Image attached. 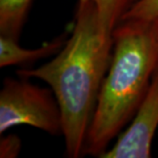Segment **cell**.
Here are the masks:
<instances>
[{
	"instance_id": "1",
	"label": "cell",
	"mask_w": 158,
	"mask_h": 158,
	"mask_svg": "<svg viewBox=\"0 0 158 158\" xmlns=\"http://www.w3.org/2000/svg\"><path fill=\"white\" fill-rule=\"evenodd\" d=\"M114 47L113 31L101 21L93 0H78L71 35L62 49L38 68L21 69V77L38 78L52 88L61 108L66 155H84L88 127Z\"/></svg>"
},
{
	"instance_id": "2",
	"label": "cell",
	"mask_w": 158,
	"mask_h": 158,
	"mask_svg": "<svg viewBox=\"0 0 158 158\" xmlns=\"http://www.w3.org/2000/svg\"><path fill=\"white\" fill-rule=\"evenodd\" d=\"M114 47L88 127L84 155L101 157L143 102L158 66L154 21H120L113 31Z\"/></svg>"
},
{
	"instance_id": "3",
	"label": "cell",
	"mask_w": 158,
	"mask_h": 158,
	"mask_svg": "<svg viewBox=\"0 0 158 158\" xmlns=\"http://www.w3.org/2000/svg\"><path fill=\"white\" fill-rule=\"evenodd\" d=\"M5 78L0 90V134L17 125H30L59 135L63 118L52 88L40 87L29 78Z\"/></svg>"
},
{
	"instance_id": "4",
	"label": "cell",
	"mask_w": 158,
	"mask_h": 158,
	"mask_svg": "<svg viewBox=\"0 0 158 158\" xmlns=\"http://www.w3.org/2000/svg\"><path fill=\"white\" fill-rule=\"evenodd\" d=\"M158 128V66L134 118L101 158H149Z\"/></svg>"
},
{
	"instance_id": "5",
	"label": "cell",
	"mask_w": 158,
	"mask_h": 158,
	"mask_svg": "<svg viewBox=\"0 0 158 158\" xmlns=\"http://www.w3.org/2000/svg\"><path fill=\"white\" fill-rule=\"evenodd\" d=\"M68 39L67 33H63L49 42L37 48H25L19 45V41L0 35V67L29 65L49 56H56Z\"/></svg>"
},
{
	"instance_id": "6",
	"label": "cell",
	"mask_w": 158,
	"mask_h": 158,
	"mask_svg": "<svg viewBox=\"0 0 158 158\" xmlns=\"http://www.w3.org/2000/svg\"><path fill=\"white\" fill-rule=\"evenodd\" d=\"M33 0H0V35L20 40Z\"/></svg>"
},
{
	"instance_id": "7",
	"label": "cell",
	"mask_w": 158,
	"mask_h": 158,
	"mask_svg": "<svg viewBox=\"0 0 158 158\" xmlns=\"http://www.w3.org/2000/svg\"><path fill=\"white\" fill-rule=\"evenodd\" d=\"M98 5L100 18L103 25L114 31L115 27L121 21L126 12L139 0H93Z\"/></svg>"
},
{
	"instance_id": "8",
	"label": "cell",
	"mask_w": 158,
	"mask_h": 158,
	"mask_svg": "<svg viewBox=\"0 0 158 158\" xmlns=\"http://www.w3.org/2000/svg\"><path fill=\"white\" fill-rule=\"evenodd\" d=\"M158 18V0H139L121 21L152 22Z\"/></svg>"
},
{
	"instance_id": "9",
	"label": "cell",
	"mask_w": 158,
	"mask_h": 158,
	"mask_svg": "<svg viewBox=\"0 0 158 158\" xmlns=\"http://www.w3.org/2000/svg\"><path fill=\"white\" fill-rule=\"evenodd\" d=\"M22 148L21 139L17 135H4L0 140V157L15 158L19 155Z\"/></svg>"
},
{
	"instance_id": "10",
	"label": "cell",
	"mask_w": 158,
	"mask_h": 158,
	"mask_svg": "<svg viewBox=\"0 0 158 158\" xmlns=\"http://www.w3.org/2000/svg\"><path fill=\"white\" fill-rule=\"evenodd\" d=\"M154 24H155V29H156V36H157V41H158V18L156 20H154Z\"/></svg>"
}]
</instances>
